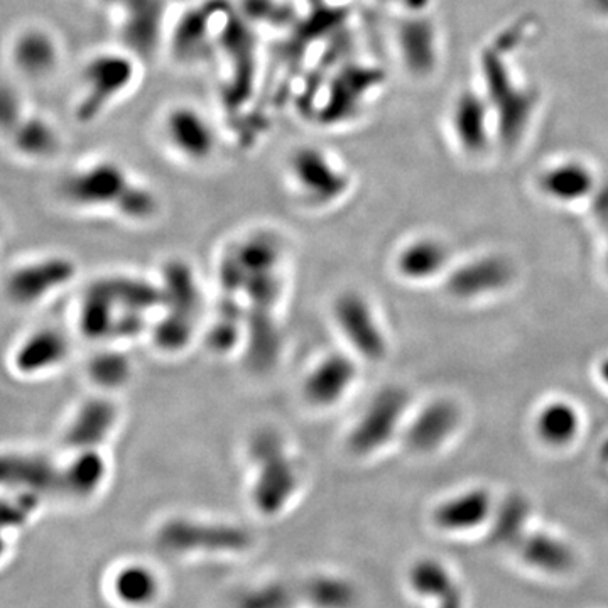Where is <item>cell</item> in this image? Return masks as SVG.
<instances>
[{
  "label": "cell",
  "instance_id": "1",
  "mask_svg": "<svg viewBox=\"0 0 608 608\" xmlns=\"http://www.w3.org/2000/svg\"><path fill=\"white\" fill-rule=\"evenodd\" d=\"M291 247L279 228L256 225L223 242L215 256V291L239 298L247 332L283 330Z\"/></svg>",
  "mask_w": 608,
  "mask_h": 608
},
{
  "label": "cell",
  "instance_id": "2",
  "mask_svg": "<svg viewBox=\"0 0 608 608\" xmlns=\"http://www.w3.org/2000/svg\"><path fill=\"white\" fill-rule=\"evenodd\" d=\"M163 303L158 277L136 271H109L85 284L76 299L73 330L95 345H127L147 340Z\"/></svg>",
  "mask_w": 608,
  "mask_h": 608
},
{
  "label": "cell",
  "instance_id": "3",
  "mask_svg": "<svg viewBox=\"0 0 608 608\" xmlns=\"http://www.w3.org/2000/svg\"><path fill=\"white\" fill-rule=\"evenodd\" d=\"M58 195L73 212L107 215L131 227H147L163 213L158 191L114 158L92 159L70 169Z\"/></svg>",
  "mask_w": 608,
  "mask_h": 608
},
{
  "label": "cell",
  "instance_id": "4",
  "mask_svg": "<svg viewBox=\"0 0 608 608\" xmlns=\"http://www.w3.org/2000/svg\"><path fill=\"white\" fill-rule=\"evenodd\" d=\"M245 499L264 521L288 516L303 499L308 465L298 446L283 429L266 424L245 441Z\"/></svg>",
  "mask_w": 608,
  "mask_h": 608
},
{
  "label": "cell",
  "instance_id": "5",
  "mask_svg": "<svg viewBox=\"0 0 608 608\" xmlns=\"http://www.w3.org/2000/svg\"><path fill=\"white\" fill-rule=\"evenodd\" d=\"M156 277L163 303L146 342L161 357L178 359L201 342L212 298L195 264L186 257H166Z\"/></svg>",
  "mask_w": 608,
  "mask_h": 608
},
{
  "label": "cell",
  "instance_id": "6",
  "mask_svg": "<svg viewBox=\"0 0 608 608\" xmlns=\"http://www.w3.org/2000/svg\"><path fill=\"white\" fill-rule=\"evenodd\" d=\"M492 39L480 53L478 70L482 92L494 110L499 144L505 149L519 146L539 109V90L527 80L516 63L519 41Z\"/></svg>",
  "mask_w": 608,
  "mask_h": 608
},
{
  "label": "cell",
  "instance_id": "7",
  "mask_svg": "<svg viewBox=\"0 0 608 608\" xmlns=\"http://www.w3.org/2000/svg\"><path fill=\"white\" fill-rule=\"evenodd\" d=\"M154 543L171 558L215 560L244 556L254 546V538L235 522L180 512L159 522L154 531Z\"/></svg>",
  "mask_w": 608,
  "mask_h": 608
},
{
  "label": "cell",
  "instance_id": "8",
  "mask_svg": "<svg viewBox=\"0 0 608 608\" xmlns=\"http://www.w3.org/2000/svg\"><path fill=\"white\" fill-rule=\"evenodd\" d=\"M286 185L299 207L326 212L337 207L352 191V174L340 159L316 144H301L289 152Z\"/></svg>",
  "mask_w": 608,
  "mask_h": 608
},
{
  "label": "cell",
  "instance_id": "9",
  "mask_svg": "<svg viewBox=\"0 0 608 608\" xmlns=\"http://www.w3.org/2000/svg\"><path fill=\"white\" fill-rule=\"evenodd\" d=\"M137 60L127 49L98 51L88 58L73 107L76 124H95L131 92L139 75Z\"/></svg>",
  "mask_w": 608,
  "mask_h": 608
},
{
  "label": "cell",
  "instance_id": "10",
  "mask_svg": "<svg viewBox=\"0 0 608 608\" xmlns=\"http://www.w3.org/2000/svg\"><path fill=\"white\" fill-rule=\"evenodd\" d=\"M80 277L75 257L48 250L24 257L4 276V296L17 310H36L66 293Z\"/></svg>",
  "mask_w": 608,
  "mask_h": 608
},
{
  "label": "cell",
  "instance_id": "11",
  "mask_svg": "<svg viewBox=\"0 0 608 608\" xmlns=\"http://www.w3.org/2000/svg\"><path fill=\"white\" fill-rule=\"evenodd\" d=\"M256 29L234 6L223 14L217 33V51L223 65V102L237 112L254 97L259 68Z\"/></svg>",
  "mask_w": 608,
  "mask_h": 608
},
{
  "label": "cell",
  "instance_id": "12",
  "mask_svg": "<svg viewBox=\"0 0 608 608\" xmlns=\"http://www.w3.org/2000/svg\"><path fill=\"white\" fill-rule=\"evenodd\" d=\"M384 82L386 76L380 66L359 61L342 63L323 83L311 117L326 129L352 124L382 90Z\"/></svg>",
  "mask_w": 608,
  "mask_h": 608
},
{
  "label": "cell",
  "instance_id": "13",
  "mask_svg": "<svg viewBox=\"0 0 608 608\" xmlns=\"http://www.w3.org/2000/svg\"><path fill=\"white\" fill-rule=\"evenodd\" d=\"M75 353V337L66 326L43 323L26 330L12 343L7 369L12 377L38 382L60 374Z\"/></svg>",
  "mask_w": 608,
  "mask_h": 608
},
{
  "label": "cell",
  "instance_id": "14",
  "mask_svg": "<svg viewBox=\"0 0 608 608\" xmlns=\"http://www.w3.org/2000/svg\"><path fill=\"white\" fill-rule=\"evenodd\" d=\"M330 318L345 350L359 360L377 364L389 353V340L379 313L359 289H343L330 303Z\"/></svg>",
  "mask_w": 608,
  "mask_h": 608
},
{
  "label": "cell",
  "instance_id": "15",
  "mask_svg": "<svg viewBox=\"0 0 608 608\" xmlns=\"http://www.w3.org/2000/svg\"><path fill=\"white\" fill-rule=\"evenodd\" d=\"M359 362L345 348L316 355L299 379L298 394L304 408L315 413L337 409L352 394L359 380Z\"/></svg>",
  "mask_w": 608,
  "mask_h": 608
},
{
  "label": "cell",
  "instance_id": "16",
  "mask_svg": "<svg viewBox=\"0 0 608 608\" xmlns=\"http://www.w3.org/2000/svg\"><path fill=\"white\" fill-rule=\"evenodd\" d=\"M408 392L387 386L375 392L345 435V450L355 458H369L399 433L408 409Z\"/></svg>",
  "mask_w": 608,
  "mask_h": 608
},
{
  "label": "cell",
  "instance_id": "17",
  "mask_svg": "<svg viewBox=\"0 0 608 608\" xmlns=\"http://www.w3.org/2000/svg\"><path fill=\"white\" fill-rule=\"evenodd\" d=\"M122 419L119 397L92 391L68 413L61 426V446L65 451L109 450Z\"/></svg>",
  "mask_w": 608,
  "mask_h": 608
},
{
  "label": "cell",
  "instance_id": "18",
  "mask_svg": "<svg viewBox=\"0 0 608 608\" xmlns=\"http://www.w3.org/2000/svg\"><path fill=\"white\" fill-rule=\"evenodd\" d=\"M161 134L168 151L188 166L210 163L220 146L217 125L196 105H173L164 114Z\"/></svg>",
  "mask_w": 608,
  "mask_h": 608
},
{
  "label": "cell",
  "instance_id": "19",
  "mask_svg": "<svg viewBox=\"0 0 608 608\" xmlns=\"http://www.w3.org/2000/svg\"><path fill=\"white\" fill-rule=\"evenodd\" d=\"M230 6L227 0H201L181 12L169 31L168 44L174 60L191 65L210 56L217 46L220 21Z\"/></svg>",
  "mask_w": 608,
  "mask_h": 608
},
{
  "label": "cell",
  "instance_id": "20",
  "mask_svg": "<svg viewBox=\"0 0 608 608\" xmlns=\"http://www.w3.org/2000/svg\"><path fill=\"white\" fill-rule=\"evenodd\" d=\"M448 119L453 139L470 158L484 156L492 142H499L494 110L480 87L456 93Z\"/></svg>",
  "mask_w": 608,
  "mask_h": 608
},
{
  "label": "cell",
  "instance_id": "21",
  "mask_svg": "<svg viewBox=\"0 0 608 608\" xmlns=\"http://www.w3.org/2000/svg\"><path fill=\"white\" fill-rule=\"evenodd\" d=\"M114 11L120 39L127 51L141 58H151L164 39L166 0H102Z\"/></svg>",
  "mask_w": 608,
  "mask_h": 608
},
{
  "label": "cell",
  "instance_id": "22",
  "mask_svg": "<svg viewBox=\"0 0 608 608\" xmlns=\"http://www.w3.org/2000/svg\"><path fill=\"white\" fill-rule=\"evenodd\" d=\"M396 49L402 68L413 78L435 75L441 61V33L428 12L404 14L396 28Z\"/></svg>",
  "mask_w": 608,
  "mask_h": 608
},
{
  "label": "cell",
  "instance_id": "23",
  "mask_svg": "<svg viewBox=\"0 0 608 608\" xmlns=\"http://www.w3.org/2000/svg\"><path fill=\"white\" fill-rule=\"evenodd\" d=\"M2 489L28 492L46 502L60 497V460L29 448L4 451Z\"/></svg>",
  "mask_w": 608,
  "mask_h": 608
},
{
  "label": "cell",
  "instance_id": "24",
  "mask_svg": "<svg viewBox=\"0 0 608 608\" xmlns=\"http://www.w3.org/2000/svg\"><path fill=\"white\" fill-rule=\"evenodd\" d=\"M110 473L109 450L65 451L60 458V497L73 504L92 502L109 485Z\"/></svg>",
  "mask_w": 608,
  "mask_h": 608
},
{
  "label": "cell",
  "instance_id": "25",
  "mask_svg": "<svg viewBox=\"0 0 608 608\" xmlns=\"http://www.w3.org/2000/svg\"><path fill=\"white\" fill-rule=\"evenodd\" d=\"M105 593L117 608H156L164 597L161 571L144 561H122L105 578Z\"/></svg>",
  "mask_w": 608,
  "mask_h": 608
},
{
  "label": "cell",
  "instance_id": "26",
  "mask_svg": "<svg viewBox=\"0 0 608 608\" xmlns=\"http://www.w3.org/2000/svg\"><path fill=\"white\" fill-rule=\"evenodd\" d=\"M514 279V266L502 256H482L456 267L446 281V291L458 299H475L497 293Z\"/></svg>",
  "mask_w": 608,
  "mask_h": 608
},
{
  "label": "cell",
  "instance_id": "27",
  "mask_svg": "<svg viewBox=\"0 0 608 608\" xmlns=\"http://www.w3.org/2000/svg\"><path fill=\"white\" fill-rule=\"evenodd\" d=\"M4 134L12 152L28 163H46L61 151V134L55 122L28 110L7 125Z\"/></svg>",
  "mask_w": 608,
  "mask_h": 608
},
{
  "label": "cell",
  "instance_id": "28",
  "mask_svg": "<svg viewBox=\"0 0 608 608\" xmlns=\"http://www.w3.org/2000/svg\"><path fill=\"white\" fill-rule=\"evenodd\" d=\"M85 377L92 391L117 396L136 379V360L127 345H95L85 362Z\"/></svg>",
  "mask_w": 608,
  "mask_h": 608
},
{
  "label": "cell",
  "instance_id": "29",
  "mask_svg": "<svg viewBox=\"0 0 608 608\" xmlns=\"http://www.w3.org/2000/svg\"><path fill=\"white\" fill-rule=\"evenodd\" d=\"M462 421L460 406L450 399L426 404L406 429V445L418 453H429L450 440Z\"/></svg>",
  "mask_w": 608,
  "mask_h": 608
},
{
  "label": "cell",
  "instance_id": "30",
  "mask_svg": "<svg viewBox=\"0 0 608 608\" xmlns=\"http://www.w3.org/2000/svg\"><path fill=\"white\" fill-rule=\"evenodd\" d=\"M58 39L44 28H26L12 41L11 58L16 70L29 80H43L60 63Z\"/></svg>",
  "mask_w": 608,
  "mask_h": 608
},
{
  "label": "cell",
  "instance_id": "31",
  "mask_svg": "<svg viewBox=\"0 0 608 608\" xmlns=\"http://www.w3.org/2000/svg\"><path fill=\"white\" fill-rule=\"evenodd\" d=\"M492 512L494 502L489 490L470 489L443 500L433 512V522L440 531L458 534L482 526Z\"/></svg>",
  "mask_w": 608,
  "mask_h": 608
},
{
  "label": "cell",
  "instance_id": "32",
  "mask_svg": "<svg viewBox=\"0 0 608 608\" xmlns=\"http://www.w3.org/2000/svg\"><path fill=\"white\" fill-rule=\"evenodd\" d=\"M597 186L593 169L578 159L553 164L539 174V190L560 203H575L590 198Z\"/></svg>",
  "mask_w": 608,
  "mask_h": 608
},
{
  "label": "cell",
  "instance_id": "33",
  "mask_svg": "<svg viewBox=\"0 0 608 608\" xmlns=\"http://www.w3.org/2000/svg\"><path fill=\"white\" fill-rule=\"evenodd\" d=\"M516 544L521 560L534 570L548 575H565L575 566V551L570 544L546 532L527 534Z\"/></svg>",
  "mask_w": 608,
  "mask_h": 608
},
{
  "label": "cell",
  "instance_id": "34",
  "mask_svg": "<svg viewBox=\"0 0 608 608\" xmlns=\"http://www.w3.org/2000/svg\"><path fill=\"white\" fill-rule=\"evenodd\" d=\"M306 605L303 580H272L262 581L259 585H249L240 588L230 598V608H298Z\"/></svg>",
  "mask_w": 608,
  "mask_h": 608
},
{
  "label": "cell",
  "instance_id": "35",
  "mask_svg": "<svg viewBox=\"0 0 608 608\" xmlns=\"http://www.w3.org/2000/svg\"><path fill=\"white\" fill-rule=\"evenodd\" d=\"M448 256V249L441 240L423 237L409 242L399 250L396 269L408 281H424L445 269Z\"/></svg>",
  "mask_w": 608,
  "mask_h": 608
},
{
  "label": "cell",
  "instance_id": "36",
  "mask_svg": "<svg viewBox=\"0 0 608 608\" xmlns=\"http://www.w3.org/2000/svg\"><path fill=\"white\" fill-rule=\"evenodd\" d=\"M534 428L544 445L563 448L573 443L580 433V413L570 402H549L536 416Z\"/></svg>",
  "mask_w": 608,
  "mask_h": 608
},
{
  "label": "cell",
  "instance_id": "37",
  "mask_svg": "<svg viewBox=\"0 0 608 608\" xmlns=\"http://www.w3.org/2000/svg\"><path fill=\"white\" fill-rule=\"evenodd\" d=\"M409 587L419 597L436 598L458 585L455 576L440 560L423 558L411 566L408 573Z\"/></svg>",
  "mask_w": 608,
  "mask_h": 608
},
{
  "label": "cell",
  "instance_id": "38",
  "mask_svg": "<svg viewBox=\"0 0 608 608\" xmlns=\"http://www.w3.org/2000/svg\"><path fill=\"white\" fill-rule=\"evenodd\" d=\"M240 14L256 28H291L298 22V11L288 0H242Z\"/></svg>",
  "mask_w": 608,
  "mask_h": 608
},
{
  "label": "cell",
  "instance_id": "39",
  "mask_svg": "<svg viewBox=\"0 0 608 608\" xmlns=\"http://www.w3.org/2000/svg\"><path fill=\"white\" fill-rule=\"evenodd\" d=\"M529 516V504L519 495H512L495 514L492 539L497 543L514 544L524 536L522 527Z\"/></svg>",
  "mask_w": 608,
  "mask_h": 608
},
{
  "label": "cell",
  "instance_id": "40",
  "mask_svg": "<svg viewBox=\"0 0 608 608\" xmlns=\"http://www.w3.org/2000/svg\"><path fill=\"white\" fill-rule=\"evenodd\" d=\"M592 200L593 217L597 218L598 223L608 227V181L598 183L597 190L590 196Z\"/></svg>",
  "mask_w": 608,
  "mask_h": 608
},
{
  "label": "cell",
  "instance_id": "41",
  "mask_svg": "<svg viewBox=\"0 0 608 608\" xmlns=\"http://www.w3.org/2000/svg\"><path fill=\"white\" fill-rule=\"evenodd\" d=\"M396 2L397 6L401 7L406 14H414V12H428L431 6V0H391Z\"/></svg>",
  "mask_w": 608,
  "mask_h": 608
},
{
  "label": "cell",
  "instance_id": "42",
  "mask_svg": "<svg viewBox=\"0 0 608 608\" xmlns=\"http://www.w3.org/2000/svg\"><path fill=\"white\" fill-rule=\"evenodd\" d=\"M590 11L603 21H608V0H587Z\"/></svg>",
  "mask_w": 608,
  "mask_h": 608
},
{
  "label": "cell",
  "instance_id": "43",
  "mask_svg": "<svg viewBox=\"0 0 608 608\" xmlns=\"http://www.w3.org/2000/svg\"><path fill=\"white\" fill-rule=\"evenodd\" d=\"M600 375L608 384V359L603 360L602 365H600Z\"/></svg>",
  "mask_w": 608,
  "mask_h": 608
},
{
  "label": "cell",
  "instance_id": "44",
  "mask_svg": "<svg viewBox=\"0 0 608 608\" xmlns=\"http://www.w3.org/2000/svg\"><path fill=\"white\" fill-rule=\"evenodd\" d=\"M607 266H608V252H607Z\"/></svg>",
  "mask_w": 608,
  "mask_h": 608
}]
</instances>
